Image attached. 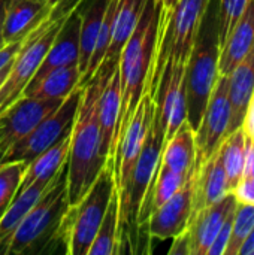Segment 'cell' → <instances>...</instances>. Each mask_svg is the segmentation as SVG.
<instances>
[{
	"mask_svg": "<svg viewBox=\"0 0 254 255\" xmlns=\"http://www.w3.org/2000/svg\"><path fill=\"white\" fill-rule=\"evenodd\" d=\"M162 1L147 0L139 21L121 49L118 61L120 75V114L115 136L109 151L108 163L114 170V157L118 143L138 108L142 96L148 90V79L156 58L159 31H160Z\"/></svg>",
	"mask_w": 254,
	"mask_h": 255,
	"instance_id": "6da1fadb",
	"label": "cell"
},
{
	"mask_svg": "<svg viewBox=\"0 0 254 255\" xmlns=\"http://www.w3.org/2000/svg\"><path fill=\"white\" fill-rule=\"evenodd\" d=\"M109 78L96 73L82 85L76 117L70 131V146L66 167L69 206L75 205L96 181L108 158L102 151V137L97 118L100 93Z\"/></svg>",
	"mask_w": 254,
	"mask_h": 255,
	"instance_id": "7a4b0ae2",
	"label": "cell"
},
{
	"mask_svg": "<svg viewBox=\"0 0 254 255\" xmlns=\"http://www.w3.org/2000/svg\"><path fill=\"white\" fill-rule=\"evenodd\" d=\"M219 16L217 0H210L186 64L187 121L198 128L210 94L219 78Z\"/></svg>",
	"mask_w": 254,
	"mask_h": 255,
	"instance_id": "3957f363",
	"label": "cell"
},
{
	"mask_svg": "<svg viewBox=\"0 0 254 255\" xmlns=\"http://www.w3.org/2000/svg\"><path fill=\"white\" fill-rule=\"evenodd\" d=\"M156 109V108H154ZM165 145V128L154 111V117L145 137L142 151L138 157V161L132 170V175L123 190L118 194V241H117V254H120L121 245H138L139 224L138 217L142 206V202L150 191L157 169L160 163L162 149Z\"/></svg>",
	"mask_w": 254,
	"mask_h": 255,
	"instance_id": "277c9868",
	"label": "cell"
},
{
	"mask_svg": "<svg viewBox=\"0 0 254 255\" xmlns=\"http://www.w3.org/2000/svg\"><path fill=\"white\" fill-rule=\"evenodd\" d=\"M64 164L46 191L28 211L16 229L6 255L49 253L51 245L58 242V230L69 208Z\"/></svg>",
	"mask_w": 254,
	"mask_h": 255,
	"instance_id": "5b68a950",
	"label": "cell"
},
{
	"mask_svg": "<svg viewBox=\"0 0 254 255\" xmlns=\"http://www.w3.org/2000/svg\"><path fill=\"white\" fill-rule=\"evenodd\" d=\"M114 190V170L105 166L87 193L67 208L58 230V244L64 245L66 254L88 255Z\"/></svg>",
	"mask_w": 254,
	"mask_h": 255,
	"instance_id": "8992f818",
	"label": "cell"
},
{
	"mask_svg": "<svg viewBox=\"0 0 254 255\" xmlns=\"http://www.w3.org/2000/svg\"><path fill=\"white\" fill-rule=\"evenodd\" d=\"M58 0L54 9L46 13L25 36L16 55L12 58L9 72L0 85V115H3L18 99L22 97L25 87L30 84L37 67L40 66L49 45L52 43L64 13L69 10L57 12Z\"/></svg>",
	"mask_w": 254,
	"mask_h": 255,
	"instance_id": "52a82bcc",
	"label": "cell"
},
{
	"mask_svg": "<svg viewBox=\"0 0 254 255\" xmlns=\"http://www.w3.org/2000/svg\"><path fill=\"white\" fill-rule=\"evenodd\" d=\"M81 94L82 85H78L55 111H52L43 120H40V123L34 126L30 133H27L22 139H19L6 151V154L1 158V163H30L40 152H43L63 136L70 133L76 117Z\"/></svg>",
	"mask_w": 254,
	"mask_h": 255,
	"instance_id": "ba28073f",
	"label": "cell"
},
{
	"mask_svg": "<svg viewBox=\"0 0 254 255\" xmlns=\"http://www.w3.org/2000/svg\"><path fill=\"white\" fill-rule=\"evenodd\" d=\"M231 123V100H229V75H219L216 85L210 94L204 115L195 130L196 160L195 169H199L211 154L220 146L228 136Z\"/></svg>",
	"mask_w": 254,
	"mask_h": 255,
	"instance_id": "9c48e42d",
	"label": "cell"
},
{
	"mask_svg": "<svg viewBox=\"0 0 254 255\" xmlns=\"http://www.w3.org/2000/svg\"><path fill=\"white\" fill-rule=\"evenodd\" d=\"M238 202L234 193H228L213 206L192 215L186 230L180 236L174 238L169 254L207 255L226 217L235 211Z\"/></svg>",
	"mask_w": 254,
	"mask_h": 255,
	"instance_id": "30bf717a",
	"label": "cell"
},
{
	"mask_svg": "<svg viewBox=\"0 0 254 255\" xmlns=\"http://www.w3.org/2000/svg\"><path fill=\"white\" fill-rule=\"evenodd\" d=\"M154 99L150 96V93H145L118 143L114 157V181L117 193L123 190L138 161L154 117Z\"/></svg>",
	"mask_w": 254,
	"mask_h": 255,
	"instance_id": "8fae6325",
	"label": "cell"
},
{
	"mask_svg": "<svg viewBox=\"0 0 254 255\" xmlns=\"http://www.w3.org/2000/svg\"><path fill=\"white\" fill-rule=\"evenodd\" d=\"M156 114L165 128V142L169 140L187 120L186 100V64H165L156 94Z\"/></svg>",
	"mask_w": 254,
	"mask_h": 255,
	"instance_id": "7c38bea8",
	"label": "cell"
},
{
	"mask_svg": "<svg viewBox=\"0 0 254 255\" xmlns=\"http://www.w3.org/2000/svg\"><path fill=\"white\" fill-rule=\"evenodd\" d=\"M63 100H42L22 96L3 115H0V157L33 130L48 114L55 111Z\"/></svg>",
	"mask_w": 254,
	"mask_h": 255,
	"instance_id": "4fadbf2b",
	"label": "cell"
},
{
	"mask_svg": "<svg viewBox=\"0 0 254 255\" xmlns=\"http://www.w3.org/2000/svg\"><path fill=\"white\" fill-rule=\"evenodd\" d=\"M193 181H195V167L186 184L165 203L154 208L150 212L147 220L148 236L166 241L180 236L192 217L193 205Z\"/></svg>",
	"mask_w": 254,
	"mask_h": 255,
	"instance_id": "5bb4252c",
	"label": "cell"
},
{
	"mask_svg": "<svg viewBox=\"0 0 254 255\" xmlns=\"http://www.w3.org/2000/svg\"><path fill=\"white\" fill-rule=\"evenodd\" d=\"M79 27H81V15H79L78 7L73 6L64 13L61 25H60L52 43L49 45L40 66L37 67L34 76L31 78L30 84L36 82L39 78H42L45 73H48L54 69L78 64V60H79Z\"/></svg>",
	"mask_w": 254,
	"mask_h": 255,
	"instance_id": "9a60e30c",
	"label": "cell"
},
{
	"mask_svg": "<svg viewBox=\"0 0 254 255\" xmlns=\"http://www.w3.org/2000/svg\"><path fill=\"white\" fill-rule=\"evenodd\" d=\"M228 193L229 191L222 160V148L219 146L199 169H195L192 215L213 206Z\"/></svg>",
	"mask_w": 254,
	"mask_h": 255,
	"instance_id": "2e32d148",
	"label": "cell"
},
{
	"mask_svg": "<svg viewBox=\"0 0 254 255\" xmlns=\"http://www.w3.org/2000/svg\"><path fill=\"white\" fill-rule=\"evenodd\" d=\"M57 0H6L1 25L3 43L22 39L46 13H49Z\"/></svg>",
	"mask_w": 254,
	"mask_h": 255,
	"instance_id": "e0dca14e",
	"label": "cell"
},
{
	"mask_svg": "<svg viewBox=\"0 0 254 255\" xmlns=\"http://www.w3.org/2000/svg\"><path fill=\"white\" fill-rule=\"evenodd\" d=\"M145 3H147V0H120L118 1L115 21H114L112 39H111L108 51L100 63V67L97 69L96 73L111 78L112 73L117 70L121 49L126 45L130 34L133 33V30L139 21V16L145 7Z\"/></svg>",
	"mask_w": 254,
	"mask_h": 255,
	"instance_id": "ac0fdd59",
	"label": "cell"
},
{
	"mask_svg": "<svg viewBox=\"0 0 254 255\" xmlns=\"http://www.w3.org/2000/svg\"><path fill=\"white\" fill-rule=\"evenodd\" d=\"M254 46V0L247 7L226 40L220 45L219 75H229Z\"/></svg>",
	"mask_w": 254,
	"mask_h": 255,
	"instance_id": "d6986e66",
	"label": "cell"
},
{
	"mask_svg": "<svg viewBox=\"0 0 254 255\" xmlns=\"http://www.w3.org/2000/svg\"><path fill=\"white\" fill-rule=\"evenodd\" d=\"M54 178L37 179L31 185H28L25 190L15 194L13 200L10 202V205L7 206V209L0 218V254L6 255L9 244L16 229L19 227L21 221L25 218L28 211L36 205L40 196L46 191V188L51 185Z\"/></svg>",
	"mask_w": 254,
	"mask_h": 255,
	"instance_id": "ffe728a7",
	"label": "cell"
},
{
	"mask_svg": "<svg viewBox=\"0 0 254 255\" xmlns=\"http://www.w3.org/2000/svg\"><path fill=\"white\" fill-rule=\"evenodd\" d=\"M254 91V46L229 73L231 123L228 134L243 126Z\"/></svg>",
	"mask_w": 254,
	"mask_h": 255,
	"instance_id": "44dd1931",
	"label": "cell"
},
{
	"mask_svg": "<svg viewBox=\"0 0 254 255\" xmlns=\"http://www.w3.org/2000/svg\"><path fill=\"white\" fill-rule=\"evenodd\" d=\"M195 130L186 120L175 134L165 142L159 166L174 173H190L195 167Z\"/></svg>",
	"mask_w": 254,
	"mask_h": 255,
	"instance_id": "7402d4cb",
	"label": "cell"
},
{
	"mask_svg": "<svg viewBox=\"0 0 254 255\" xmlns=\"http://www.w3.org/2000/svg\"><path fill=\"white\" fill-rule=\"evenodd\" d=\"M81 82V72L78 64L54 69L30 84L22 96L42 100H64Z\"/></svg>",
	"mask_w": 254,
	"mask_h": 255,
	"instance_id": "603a6c76",
	"label": "cell"
},
{
	"mask_svg": "<svg viewBox=\"0 0 254 255\" xmlns=\"http://www.w3.org/2000/svg\"><path fill=\"white\" fill-rule=\"evenodd\" d=\"M108 0H81L76 7L81 15L79 27V60L78 67L81 76L88 67L90 58L93 55L96 40L100 31V24L105 15Z\"/></svg>",
	"mask_w": 254,
	"mask_h": 255,
	"instance_id": "cb8c5ba5",
	"label": "cell"
},
{
	"mask_svg": "<svg viewBox=\"0 0 254 255\" xmlns=\"http://www.w3.org/2000/svg\"><path fill=\"white\" fill-rule=\"evenodd\" d=\"M69 146H70V133L63 136L52 146H49L48 149L40 152L30 163H27L16 193L25 190L28 185H31L37 179L54 178L58 173V170L64 164H67Z\"/></svg>",
	"mask_w": 254,
	"mask_h": 255,
	"instance_id": "d4e9b609",
	"label": "cell"
},
{
	"mask_svg": "<svg viewBox=\"0 0 254 255\" xmlns=\"http://www.w3.org/2000/svg\"><path fill=\"white\" fill-rule=\"evenodd\" d=\"M120 75L118 67L103 87L99 103H97V118H99V128L102 137V151L109 157V151L112 146V140L115 136V128L118 123L120 114Z\"/></svg>",
	"mask_w": 254,
	"mask_h": 255,
	"instance_id": "484cf974",
	"label": "cell"
},
{
	"mask_svg": "<svg viewBox=\"0 0 254 255\" xmlns=\"http://www.w3.org/2000/svg\"><path fill=\"white\" fill-rule=\"evenodd\" d=\"M222 160L226 173L228 191L234 193L237 185L240 184L244 172L246 161V149H247V133L243 126L235 128L231 134H228L222 145Z\"/></svg>",
	"mask_w": 254,
	"mask_h": 255,
	"instance_id": "4316f807",
	"label": "cell"
},
{
	"mask_svg": "<svg viewBox=\"0 0 254 255\" xmlns=\"http://www.w3.org/2000/svg\"><path fill=\"white\" fill-rule=\"evenodd\" d=\"M118 241V194L114 190L103 220L88 250V255L117 254Z\"/></svg>",
	"mask_w": 254,
	"mask_h": 255,
	"instance_id": "83f0119b",
	"label": "cell"
},
{
	"mask_svg": "<svg viewBox=\"0 0 254 255\" xmlns=\"http://www.w3.org/2000/svg\"><path fill=\"white\" fill-rule=\"evenodd\" d=\"M254 227V206L247 203H238L234 221H232V230H231V239L226 248L225 255H238L241 245L247 239L249 233Z\"/></svg>",
	"mask_w": 254,
	"mask_h": 255,
	"instance_id": "f1b7e54d",
	"label": "cell"
},
{
	"mask_svg": "<svg viewBox=\"0 0 254 255\" xmlns=\"http://www.w3.org/2000/svg\"><path fill=\"white\" fill-rule=\"evenodd\" d=\"M27 163L12 161L0 164V218L13 200Z\"/></svg>",
	"mask_w": 254,
	"mask_h": 255,
	"instance_id": "f546056e",
	"label": "cell"
},
{
	"mask_svg": "<svg viewBox=\"0 0 254 255\" xmlns=\"http://www.w3.org/2000/svg\"><path fill=\"white\" fill-rule=\"evenodd\" d=\"M249 0H217L219 16V48L226 40L241 15L247 7Z\"/></svg>",
	"mask_w": 254,
	"mask_h": 255,
	"instance_id": "4dcf8cb0",
	"label": "cell"
},
{
	"mask_svg": "<svg viewBox=\"0 0 254 255\" xmlns=\"http://www.w3.org/2000/svg\"><path fill=\"white\" fill-rule=\"evenodd\" d=\"M235 209H237V208H235ZM234 214H235V211H232V212L226 217L223 226L220 227L217 236L214 238L211 247L208 248L207 255H225L226 248H228V244H229V239H231V230H232Z\"/></svg>",
	"mask_w": 254,
	"mask_h": 255,
	"instance_id": "1f68e13d",
	"label": "cell"
},
{
	"mask_svg": "<svg viewBox=\"0 0 254 255\" xmlns=\"http://www.w3.org/2000/svg\"><path fill=\"white\" fill-rule=\"evenodd\" d=\"M234 196L238 203H247L254 206V176L241 178L240 184L234 190Z\"/></svg>",
	"mask_w": 254,
	"mask_h": 255,
	"instance_id": "d6a6232c",
	"label": "cell"
},
{
	"mask_svg": "<svg viewBox=\"0 0 254 255\" xmlns=\"http://www.w3.org/2000/svg\"><path fill=\"white\" fill-rule=\"evenodd\" d=\"M25 36H27V34H25ZM25 36H24L22 39H19V40L10 42V43H4V45L0 48V70H1L7 63H10L12 58L16 55L18 49L21 48V45H22V42H24V39H25Z\"/></svg>",
	"mask_w": 254,
	"mask_h": 255,
	"instance_id": "836d02e7",
	"label": "cell"
},
{
	"mask_svg": "<svg viewBox=\"0 0 254 255\" xmlns=\"http://www.w3.org/2000/svg\"><path fill=\"white\" fill-rule=\"evenodd\" d=\"M254 176V140L247 136V149H246V161L243 178Z\"/></svg>",
	"mask_w": 254,
	"mask_h": 255,
	"instance_id": "e575fe53",
	"label": "cell"
},
{
	"mask_svg": "<svg viewBox=\"0 0 254 255\" xmlns=\"http://www.w3.org/2000/svg\"><path fill=\"white\" fill-rule=\"evenodd\" d=\"M243 127L247 133L249 137H252L254 140V91L252 94V99H250V103H249V108H247V112H246V117H244V123H243Z\"/></svg>",
	"mask_w": 254,
	"mask_h": 255,
	"instance_id": "d590c367",
	"label": "cell"
},
{
	"mask_svg": "<svg viewBox=\"0 0 254 255\" xmlns=\"http://www.w3.org/2000/svg\"><path fill=\"white\" fill-rule=\"evenodd\" d=\"M238 255H254V227L252 229V232L249 233L244 244L241 245Z\"/></svg>",
	"mask_w": 254,
	"mask_h": 255,
	"instance_id": "8d00e7d4",
	"label": "cell"
},
{
	"mask_svg": "<svg viewBox=\"0 0 254 255\" xmlns=\"http://www.w3.org/2000/svg\"><path fill=\"white\" fill-rule=\"evenodd\" d=\"M160 1H162V19H165L171 15V12L177 6L178 0H160Z\"/></svg>",
	"mask_w": 254,
	"mask_h": 255,
	"instance_id": "74e56055",
	"label": "cell"
},
{
	"mask_svg": "<svg viewBox=\"0 0 254 255\" xmlns=\"http://www.w3.org/2000/svg\"><path fill=\"white\" fill-rule=\"evenodd\" d=\"M4 3L6 0H0V48L4 45L1 39V25H3V16H4Z\"/></svg>",
	"mask_w": 254,
	"mask_h": 255,
	"instance_id": "f35d334b",
	"label": "cell"
},
{
	"mask_svg": "<svg viewBox=\"0 0 254 255\" xmlns=\"http://www.w3.org/2000/svg\"><path fill=\"white\" fill-rule=\"evenodd\" d=\"M12 63V61H10ZM10 63H7L1 70H0V85L3 84V81H4V78H6V75H7V72H9V67H10Z\"/></svg>",
	"mask_w": 254,
	"mask_h": 255,
	"instance_id": "ab89813d",
	"label": "cell"
},
{
	"mask_svg": "<svg viewBox=\"0 0 254 255\" xmlns=\"http://www.w3.org/2000/svg\"><path fill=\"white\" fill-rule=\"evenodd\" d=\"M0 164H1V158H0Z\"/></svg>",
	"mask_w": 254,
	"mask_h": 255,
	"instance_id": "60d3db41",
	"label": "cell"
}]
</instances>
